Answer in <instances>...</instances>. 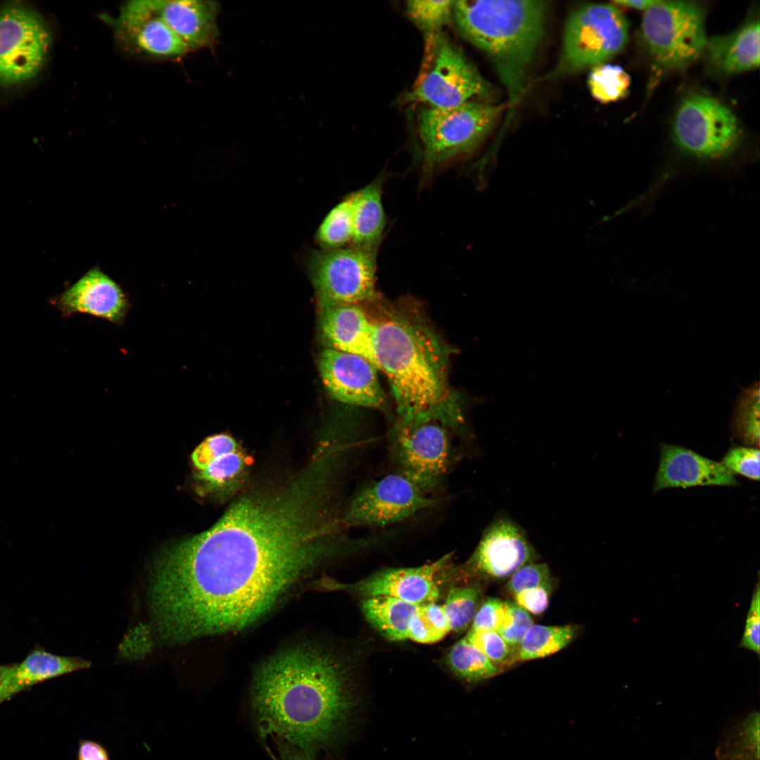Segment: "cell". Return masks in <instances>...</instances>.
<instances>
[{
    "label": "cell",
    "instance_id": "6da1fadb",
    "mask_svg": "<svg viewBox=\"0 0 760 760\" xmlns=\"http://www.w3.org/2000/svg\"><path fill=\"white\" fill-rule=\"evenodd\" d=\"M329 494L312 473L238 499L208 530L165 546L148 585L159 638L182 643L248 628L338 551Z\"/></svg>",
    "mask_w": 760,
    "mask_h": 760
},
{
    "label": "cell",
    "instance_id": "7a4b0ae2",
    "mask_svg": "<svg viewBox=\"0 0 760 760\" xmlns=\"http://www.w3.org/2000/svg\"><path fill=\"white\" fill-rule=\"evenodd\" d=\"M346 670L334 653L312 645L286 647L265 659L251 692L263 736L274 735L310 754L323 745L351 704Z\"/></svg>",
    "mask_w": 760,
    "mask_h": 760
},
{
    "label": "cell",
    "instance_id": "3957f363",
    "mask_svg": "<svg viewBox=\"0 0 760 760\" xmlns=\"http://www.w3.org/2000/svg\"><path fill=\"white\" fill-rule=\"evenodd\" d=\"M374 350L394 395L400 424L437 422L456 429L462 410L448 385L445 354L426 329L390 316L375 321Z\"/></svg>",
    "mask_w": 760,
    "mask_h": 760
},
{
    "label": "cell",
    "instance_id": "277c9868",
    "mask_svg": "<svg viewBox=\"0 0 760 760\" xmlns=\"http://www.w3.org/2000/svg\"><path fill=\"white\" fill-rule=\"evenodd\" d=\"M547 3L480 0L454 2L461 34L492 61L513 107L524 90L544 32Z\"/></svg>",
    "mask_w": 760,
    "mask_h": 760
},
{
    "label": "cell",
    "instance_id": "5b68a950",
    "mask_svg": "<svg viewBox=\"0 0 760 760\" xmlns=\"http://www.w3.org/2000/svg\"><path fill=\"white\" fill-rule=\"evenodd\" d=\"M502 107L468 101L452 108L426 106L417 118L422 180L445 163L472 152L492 129Z\"/></svg>",
    "mask_w": 760,
    "mask_h": 760
},
{
    "label": "cell",
    "instance_id": "8992f818",
    "mask_svg": "<svg viewBox=\"0 0 760 760\" xmlns=\"http://www.w3.org/2000/svg\"><path fill=\"white\" fill-rule=\"evenodd\" d=\"M490 94L486 81L445 34L426 36L422 66L406 101L452 108Z\"/></svg>",
    "mask_w": 760,
    "mask_h": 760
},
{
    "label": "cell",
    "instance_id": "52a82bcc",
    "mask_svg": "<svg viewBox=\"0 0 760 760\" xmlns=\"http://www.w3.org/2000/svg\"><path fill=\"white\" fill-rule=\"evenodd\" d=\"M628 38V24L617 6H581L568 18L562 54L552 74H574L604 63L624 48Z\"/></svg>",
    "mask_w": 760,
    "mask_h": 760
},
{
    "label": "cell",
    "instance_id": "ba28073f",
    "mask_svg": "<svg viewBox=\"0 0 760 760\" xmlns=\"http://www.w3.org/2000/svg\"><path fill=\"white\" fill-rule=\"evenodd\" d=\"M641 28L653 60L666 68L691 63L706 48L704 11L693 1H657L644 11Z\"/></svg>",
    "mask_w": 760,
    "mask_h": 760
},
{
    "label": "cell",
    "instance_id": "9c48e42d",
    "mask_svg": "<svg viewBox=\"0 0 760 760\" xmlns=\"http://www.w3.org/2000/svg\"><path fill=\"white\" fill-rule=\"evenodd\" d=\"M52 33L44 17L30 6L0 7V87H13L35 79L46 63Z\"/></svg>",
    "mask_w": 760,
    "mask_h": 760
},
{
    "label": "cell",
    "instance_id": "30bf717a",
    "mask_svg": "<svg viewBox=\"0 0 760 760\" xmlns=\"http://www.w3.org/2000/svg\"><path fill=\"white\" fill-rule=\"evenodd\" d=\"M674 139L684 151L703 158H720L737 146L741 130L737 118L726 106L704 94L683 101L673 125Z\"/></svg>",
    "mask_w": 760,
    "mask_h": 760
},
{
    "label": "cell",
    "instance_id": "8fae6325",
    "mask_svg": "<svg viewBox=\"0 0 760 760\" xmlns=\"http://www.w3.org/2000/svg\"><path fill=\"white\" fill-rule=\"evenodd\" d=\"M377 249L352 245L315 254L312 280L319 304H359L376 298Z\"/></svg>",
    "mask_w": 760,
    "mask_h": 760
},
{
    "label": "cell",
    "instance_id": "7c38bea8",
    "mask_svg": "<svg viewBox=\"0 0 760 760\" xmlns=\"http://www.w3.org/2000/svg\"><path fill=\"white\" fill-rule=\"evenodd\" d=\"M436 502L405 476L391 474L358 491L342 520L348 526H384L400 522Z\"/></svg>",
    "mask_w": 760,
    "mask_h": 760
},
{
    "label": "cell",
    "instance_id": "4fadbf2b",
    "mask_svg": "<svg viewBox=\"0 0 760 760\" xmlns=\"http://www.w3.org/2000/svg\"><path fill=\"white\" fill-rule=\"evenodd\" d=\"M443 426L433 421L410 426L400 424L393 434L399 473L426 492L439 485L448 467L450 446Z\"/></svg>",
    "mask_w": 760,
    "mask_h": 760
},
{
    "label": "cell",
    "instance_id": "5bb4252c",
    "mask_svg": "<svg viewBox=\"0 0 760 760\" xmlns=\"http://www.w3.org/2000/svg\"><path fill=\"white\" fill-rule=\"evenodd\" d=\"M118 42L132 53L158 60H176L189 50L144 0L125 4L115 16L101 15Z\"/></svg>",
    "mask_w": 760,
    "mask_h": 760
},
{
    "label": "cell",
    "instance_id": "9a60e30c",
    "mask_svg": "<svg viewBox=\"0 0 760 760\" xmlns=\"http://www.w3.org/2000/svg\"><path fill=\"white\" fill-rule=\"evenodd\" d=\"M319 370L329 395L343 403L368 408L384 407L386 398L378 369L366 358L332 348L324 350Z\"/></svg>",
    "mask_w": 760,
    "mask_h": 760
},
{
    "label": "cell",
    "instance_id": "2e32d148",
    "mask_svg": "<svg viewBox=\"0 0 760 760\" xmlns=\"http://www.w3.org/2000/svg\"><path fill=\"white\" fill-rule=\"evenodd\" d=\"M538 559L523 528L500 514L485 529L469 565L481 576L498 581L509 578L521 566Z\"/></svg>",
    "mask_w": 760,
    "mask_h": 760
},
{
    "label": "cell",
    "instance_id": "e0dca14e",
    "mask_svg": "<svg viewBox=\"0 0 760 760\" xmlns=\"http://www.w3.org/2000/svg\"><path fill=\"white\" fill-rule=\"evenodd\" d=\"M451 558L450 553L419 566L384 569L347 586L365 598L388 596L419 606L436 602L439 597L436 576Z\"/></svg>",
    "mask_w": 760,
    "mask_h": 760
},
{
    "label": "cell",
    "instance_id": "ac0fdd59",
    "mask_svg": "<svg viewBox=\"0 0 760 760\" xmlns=\"http://www.w3.org/2000/svg\"><path fill=\"white\" fill-rule=\"evenodd\" d=\"M738 485L734 474L721 462L683 447L664 444L653 490L669 488Z\"/></svg>",
    "mask_w": 760,
    "mask_h": 760
},
{
    "label": "cell",
    "instance_id": "d6986e66",
    "mask_svg": "<svg viewBox=\"0 0 760 760\" xmlns=\"http://www.w3.org/2000/svg\"><path fill=\"white\" fill-rule=\"evenodd\" d=\"M196 478L209 491L229 494L241 484L247 468L246 456L229 435L217 433L203 440L191 455Z\"/></svg>",
    "mask_w": 760,
    "mask_h": 760
},
{
    "label": "cell",
    "instance_id": "ffe728a7",
    "mask_svg": "<svg viewBox=\"0 0 760 760\" xmlns=\"http://www.w3.org/2000/svg\"><path fill=\"white\" fill-rule=\"evenodd\" d=\"M189 51L214 44L220 5L208 0H144Z\"/></svg>",
    "mask_w": 760,
    "mask_h": 760
},
{
    "label": "cell",
    "instance_id": "44dd1931",
    "mask_svg": "<svg viewBox=\"0 0 760 760\" xmlns=\"http://www.w3.org/2000/svg\"><path fill=\"white\" fill-rule=\"evenodd\" d=\"M321 332L329 348L360 355L379 369L374 350L375 321L358 304H319Z\"/></svg>",
    "mask_w": 760,
    "mask_h": 760
},
{
    "label": "cell",
    "instance_id": "7402d4cb",
    "mask_svg": "<svg viewBox=\"0 0 760 760\" xmlns=\"http://www.w3.org/2000/svg\"><path fill=\"white\" fill-rule=\"evenodd\" d=\"M65 315L84 313L115 324L124 321L128 303L120 287L98 270H91L59 298Z\"/></svg>",
    "mask_w": 760,
    "mask_h": 760
},
{
    "label": "cell",
    "instance_id": "603a6c76",
    "mask_svg": "<svg viewBox=\"0 0 760 760\" xmlns=\"http://www.w3.org/2000/svg\"><path fill=\"white\" fill-rule=\"evenodd\" d=\"M705 49L711 64L724 73H739L757 68L759 21H749L732 33L707 39Z\"/></svg>",
    "mask_w": 760,
    "mask_h": 760
},
{
    "label": "cell",
    "instance_id": "cb8c5ba5",
    "mask_svg": "<svg viewBox=\"0 0 760 760\" xmlns=\"http://www.w3.org/2000/svg\"><path fill=\"white\" fill-rule=\"evenodd\" d=\"M382 178L352 193V245L377 249L386 227L382 201Z\"/></svg>",
    "mask_w": 760,
    "mask_h": 760
},
{
    "label": "cell",
    "instance_id": "d4e9b609",
    "mask_svg": "<svg viewBox=\"0 0 760 760\" xmlns=\"http://www.w3.org/2000/svg\"><path fill=\"white\" fill-rule=\"evenodd\" d=\"M759 711L735 716L721 730L716 760H759Z\"/></svg>",
    "mask_w": 760,
    "mask_h": 760
},
{
    "label": "cell",
    "instance_id": "484cf974",
    "mask_svg": "<svg viewBox=\"0 0 760 760\" xmlns=\"http://www.w3.org/2000/svg\"><path fill=\"white\" fill-rule=\"evenodd\" d=\"M89 665V662L81 659L61 657L41 650L34 651L20 664L12 665L10 683L13 694L37 683L86 669Z\"/></svg>",
    "mask_w": 760,
    "mask_h": 760
},
{
    "label": "cell",
    "instance_id": "4316f807",
    "mask_svg": "<svg viewBox=\"0 0 760 760\" xmlns=\"http://www.w3.org/2000/svg\"><path fill=\"white\" fill-rule=\"evenodd\" d=\"M419 605L388 596L366 597L362 611L366 619L384 638L391 641L407 639L412 617Z\"/></svg>",
    "mask_w": 760,
    "mask_h": 760
},
{
    "label": "cell",
    "instance_id": "83f0119b",
    "mask_svg": "<svg viewBox=\"0 0 760 760\" xmlns=\"http://www.w3.org/2000/svg\"><path fill=\"white\" fill-rule=\"evenodd\" d=\"M578 626H544L533 624L522 638L517 652V661L543 658L566 647L578 635Z\"/></svg>",
    "mask_w": 760,
    "mask_h": 760
},
{
    "label": "cell",
    "instance_id": "f1b7e54d",
    "mask_svg": "<svg viewBox=\"0 0 760 760\" xmlns=\"http://www.w3.org/2000/svg\"><path fill=\"white\" fill-rule=\"evenodd\" d=\"M451 670L467 681H481L498 675L501 670L464 637L455 643L448 654Z\"/></svg>",
    "mask_w": 760,
    "mask_h": 760
},
{
    "label": "cell",
    "instance_id": "f546056e",
    "mask_svg": "<svg viewBox=\"0 0 760 760\" xmlns=\"http://www.w3.org/2000/svg\"><path fill=\"white\" fill-rule=\"evenodd\" d=\"M481 590L479 586L452 587L442 605L450 631L461 632L471 623L480 606Z\"/></svg>",
    "mask_w": 760,
    "mask_h": 760
},
{
    "label": "cell",
    "instance_id": "4dcf8cb0",
    "mask_svg": "<svg viewBox=\"0 0 760 760\" xmlns=\"http://www.w3.org/2000/svg\"><path fill=\"white\" fill-rule=\"evenodd\" d=\"M352 194L334 207L322 222L319 241L328 250L343 248L353 240Z\"/></svg>",
    "mask_w": 760,
    "mask_h": 760
},
{
    "label": "cell",
    "instance_id": "1f68e13d",
    "mask_svg": "<svg viewBox=\"0 0 760 760\" xmlns=\"http://www.w3.org/2000/svg\"><path fill=\"white\" fill-rule=\"evenodd\" d=\"M588 84L592 96L606 103L624 97L631 85L629 75L620 66L602 63L592 68Z\"/></svg>",
    "mask_w": 760,
    "mask_h": 760
},
{
    "label": "cell",
    "instance_id": "d6a6232c",
    "mask_svg": "<svg viewBox=\"0 0 760 760\" xmlns=\"http://www.w3.org/2000/svg\"><path fill=\"white\" fill-rule=\"evenodd\" d=\"M450 631L442 605L436 602L420 605L412 617L407 639L422 643H434Z\"/></svg>",
    "mask_w": 760,
    "mask_h": 760
},
{
    "label": "cell",
    "instance_id": "836d02e7",
    "mask_svg": "<svg viewBox=\"0 0 760 760\" xmlns=\"http://www.w3.org/2000/svg\"><path fill=\"white\" fill-rule=\"evenodd\" d=\"M759 386L744 391L739 398L733 420V431L747 445H759Z\"/></svg>",
    "mask_w": 760,
    "mask_h": 760
},
{
    "label": "cell",
    "instance_id": "e575fe53",
    "mask_svg": "<svg viewBox=\"0 0 760 760\" xmlns=\"http://www.w3.org/2000/svg\"><path fill=\"white\" fill-rule=\"evenodd\" d=\"M455 1H408L406 12L411 20L426 36L440 30L452 17Z\"/></svg>",
    "mask_w": 760,
    "mask_h": 760
},
{
    "label": "cell",
    "instance_id": "d590c367",
    "mask_svg": "<svg viewBox=\"0 0 760 760\" xmlns=\"http://www.w3.org/2000/svg\"><path fill=\"white\" fill-rule=\"evenodd\" d=\"M465 638L502 670L504 666L517 661V651L496 631L470 628Z\"/></svg>",
    "mask_w": 760,
    "mask_h": 760
},
{
    "label": "cell",
    "instance_id": "8d00e7d4",
    "mask_svg": "<svg viewBox=\"0 0 760 760\" xmlns=\"http://www.w3.org/2000/svg\"><path fill=\"white\" fill-rule=\"evenodd\" d=\"M509 601L488 597L480 604L471 622V629L500 633L511 623Z\"/></svg>",
    "mask_w": 760,
    "mask_h": 760
},
{
    "label": "cell",
    "instance_id": "74e56055",
    "mask_svg": "<svg viewBox=\"0 0 760 760\" xmlns=\"http://www.w3.org/2000/svg\"><path fill=\"white\" fill-rule=\"evenodd\" d=\"M552 585L553 578L548 565L533 562L521 566L508 578L507 589L513 595L521 590L536 587L552 589Z\"/></svg>",
    "mask_w": 760,
    "mask_h": 760
},
{
    "label": "cell",
    "instance_id": "f35d334b",
    "mask_svg": "<svg viewBox=\"0 0 760 760\" xmlns=\"http://www.w3.org/2000/svg\"><path fill=\"white\" fill-rule=\"evenodd\" d=\"M759 448L737 446L727 452L721 463L733 474L759 481Z\"/></svg>",
    "mask_w": 760,
    "mask_h": 760
},
{
    "label": "cell",
    "instance_id": "ab89813d",
    "mask_svg": "<svg viewBox=\"0 0 760 760\" xmlns=\"http://www.w3.org/2000/svg\"><path fill=\"white\" fill-rule=\"evenodd\" d=\"M739 647L754 652L758 656L760 652V588L758 579L752 596L749 608L746 617L744 633Z\"/></svg>",
    "mask_w": 760,
    "mask_h": 760
},
{
    "label": "cell",
    "instance_id": "60d3db41",
    "mask_svg": "<svg viewBox=\"0 0 760 760\" xmlns=\"http://www.w3.org/2000/svg\"><path fill=\"white\" fill-rule=\"evenodd\" d=\"M511 613L509 626L499 633L505 641L517 652L518 647L524 635L533 624L528 612L517 605L514 602L509 601Z\"/></svg>",
    "mask_w": 760,
    "mask_h": 760
},
{
    "label": "cell",
    "instance_id": "b9f144b4",
    "mask_svg": "<svg viewBox=\"0 0 760 760\" xmlns=\"http://www.w3.org/2000/svg\"><path fill=\"white\" fill-rule=\"evenodd\" d=\"M552 589L536 587L521 590L514 595V602L527 612L540 615L548 607Z\"/></svg>",
    "mask_w": 760,
    "mask_h": 760
},
{
    "label": "cell",
    "instance_id": "7bdbcfd3",
    "mask_svg": "<svg viewBox=\"0 0 760 760\" xmlns=\"http://www.w3.org/2000/svg\"><path fill=\"white\" fill-rule=\"evenodd\" d=\"M77 760H112L108 749L102 743L91 739H80Z\"/></svg>",
    "mask_w": 760,
    "mask_h": 760
},
{
    "label": "cell",
    "instance_id": "ee69618b",
    "mask_svg": "<svg viewBox=\"0 0 760 760\" xmlns=\"http://www.w3.org/2000/svg\"><path fill=\"white\" fill-rule=\"evenodd\" d=\"M12 666H0V704L13 695L10 683Z\"/></svg>",
    "mask_w": 760,
    "mask_h": 760
},
{
    "label": "cell",
    "instance_id": "f6af8a7d",
    "mask_svg": "<svg viewBox=\"0 0 760 760\" xmlns=\"http://www.w3.org/2000/svg\"><path fill=\"white\" fill-rule=\"evenodd\" d=\"M277 760H315L311 754L305 753L293 746L280 748Z\"/></svg>",
    "mask_w": 760,
    "mask_h": 760
},
{
    "label": "cell",
    "instance_id": "bcb514c9",
    "mask_svg": "<svg viewBox=\"0 0 760 760\" xmlns=\"http://www.w3.org/2000/svg\"><path fill=\"white\" fill-rule=\"evenodd\" d=\"M657 0H635V1H615L614 4L618 6H622L638 10L645 11L652 5H653Z\"/></svg>",
    "mask_w": 760,
    "mask_h": 760
}]
</instances>
